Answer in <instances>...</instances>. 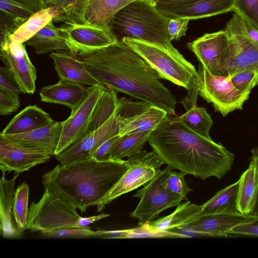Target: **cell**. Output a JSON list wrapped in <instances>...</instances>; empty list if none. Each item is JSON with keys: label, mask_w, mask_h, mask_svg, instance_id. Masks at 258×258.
Masks as SVG:
<instances>
[{"label": "cell", "mask_w": 258, "mask_h": 258, "mask_svg": "<svg viewBox=\"0 0 258 258\" xmlns=\"http://www.w3.org/2000/svg\"><path fill=\"white\" fill-rule=\"evenodd\" d=\"M152 131L142 132L119 136L110 152L111 160H122L142 150L148 142Z\"/></svg>", "instance_id": "obj_32"}, {"label": "cell", "mask_w": 258, "mask_h": 258, "mask_svg": "<svg viewBox=\"0 0 258 258\" xmlns=\"http://www.w3.org/2000/svg\"><path fill=\"white\" fill-rule=\"evenodd\" d=\"M190 20L187 18L170 19L168 29L172 40H179L186 35Z\"/></svg>", "instance_id": "obj_40"}, {"label": "cell", "mask_w": 258, "mask_h": 258, "mask_svg": "<svg viewBox=\"0 0 258 258\" xmlns=\"http://www.w3.org/2000/svg\"><path fill=\"white\" fill-rule=\"evenodd\" d=\"M148 142L164 164L203 179H221L234 163V154L222 144L195 133L179 117H165Z\"/></svg>", "instance_id": "obj_2"}, {"label": "cell", "mask_w": 258, "mask_h": 258, "mask_svg": "<svg viewBox=\"0 0 258 258\" xmlns=\"http://www.w3.org/2000/svg\"><path fill=\"white\" fill-rule=\"evenodd\" d=\"M243 20L244 22V25L248 35L253 41L258 43V30L254 27L248 21L244 20V19Z\"/></svg>", "instance_id": "obj_45"}, {"label": "cell", "mask_w": 258, "mask_h": 258, "mask_svg": "<svg viewBox=\"0 0 258 258\" xmlns=\"http://www.w3.org/2000/svg\"><path fill=\"white\" fill-rule=\"evenodd\" d=\"M0 88L20 94L21 88L14 75L7 67L0 68Z\"/></svg>", "instance_id": "obj_41"}, {"label": "cell", "mask_w": 258, "mask_h": 258, "mask_svg": "<svg viewBox=\"0 0 258 258\" xmlns=\"http://www.w3.org/2000/svg\"><path fill=\"white\" fill-rule=\"evenodd\" d=\"M44 1H45L46 4L48 5H49V4H50V3L52 1V0H43Z\"/></svg>", "instance_id": "obj_49"}, {"label": "cell", "mask_w": 258, "mask_h": 258, "mask_svg": "<svg viewBox=\"0 0 258 258\" xmlns=\"http://www.w3.org/2000/svg\"><path fill=\"white\" fill-rule=\"evenodd\" d=\"M52 121L53 120L44 110L36 105H29L16 114L0 134L27 133L46 126Z\"/></svg>", "instance_id": "obj_23"}, {"label": "cell", "mask_w": 258, "mask_h": 258, "mask_svg": "<svg viewBox=\"0 0 258 258\" xmlns=\"http://www.w3.org/2000/svg\"><path fill=\"white\" fill-rule=\"evenodd\" d=\"M0 57L11 71L23 93L36 91V70L30 60L24 43H12L1 49Z\"/></svg>", "instance_id": "obj_18"}, {"label": "cell", "mask_w": 258, "mask_h": 258, "mask_svg": "<svg viewBox=\"0 0 258 258\" xmlns=\"http://www.w3.org/2000/svg\"><path fill=\"white\" fill-rule=\"evenodd\" d=\"M202 205L191 203L189 201L179 205L170 215L147 222L152 229L168 231L179 228L197 218L201 214Z\"/></svg>", "instance_id": "obj_28"}, {"label": "cell", "mask_w": 258, "mask_h": 258, "mask_svg": "<svg viewBox=\"0 0 258 258\" xmlns=\"http://www.w3.org/2000/svg\"><path fill=\"white\" fill-rule=\"evenodd\" d=\"M196 83L200 95L212 103L215 110L223 116L235 110L242 109L250 93V91L237 90L233 85L230 76L213 75L201 63Z\"/></svg>", "instance_id": "obj_7"}, {"label": "cell", "mask_w": 258, "mask_h": 258, "mask_svg": "<svg viewBox=\"0 0 258 258\" xmlns=\"http://www.w3.org/2000/svg\"><path fill=\"white\" fill-rule=\"evenodd\" d=\"M117 113L119 122V136L153 131L166 117L168 113L149 103L118 99Z\"/></svg>", "instance_id": "obj_10"}, {"label": "cell", "mask_w": 258, "mask_h": 258, "mask_svg": "<svg viewBox=\"0 0 258 258\" xmlns=\"http://www.w3.org/2000/svg\"><path fill=\"white\" fill-rule=\"evenodd\" d=\"M251 153L252 155L251 159L254 161L258 169V147L252 149ZM251 214L258 215V191L255 204Z\"/></svg>", "instance_id": "obj_46"}, {"label": "cell", "mask_w": 258, "mask_h": 258, "mask_svg": "<svg viewBox=\"0 0 258 258\" xmlns=\"http://www.w3.org/2000/svg\"><path fill=\"white\" fill-rule=\"evenodd\" d=\"M257 218L255 215L240 213L204 214L177 229L203 232L210 237L225 236L234 227L254 222Z\"/></svg>", "instance_id": "obj_19"}, {"label": "cell", "mask_w": 258, "mask_h": 258, "mask_svg": "<svg viewBox=\"0 0 258 258\" xmlns=\"http://www.w3.org/2000/svg\"><path fill=\"white\" fill-rule=\"evenodd\" d=\"M155 6L169 19L196 20L234 12V0H197L183 4Z\"/></svg>", "instance_id": "obj_17"}, {"label": "cell", "mask_w": 258, "mask_h": 258, "mask_svg": "<svg viewBox=\"0 0 258 258\" xmlns=\"http://www.w3.org/2000/svg\"><path fill=\"white\" fill-rule=\"evenodd\" d=\"M29 185L25 182L19 185L14 192L13 215L20 231L27 229L28 216Z\"/></svg>", "instance_id": "obj_34"}, {"label": "cell", "mask_w": 258, "mask_h": 258, "mask_svg": "<svg viewBox=\"0 0 258 258\" xmlns=\"http://www.w3.org/2000/svg\"><path fill=\"white\" fill-rule=\"evenodd\" d=\"M20 173H17L10 179H6L5 173L0 180V229L2 235L5 238H17L20 236V231L12 222L13 199L15 181Z\"/></svg>", "instance_id": "obj_25"}, {"label": "cell", "mask_w": 258, "mask_h": 258, "mask_svg": "<svg viewBox=\"0 0 258 258\" xmlns=\"http://www.w3.org/2000/svg\"><path fill=\"white\" fill-rule=\"evenodd\" d=\"M169 20L150 1L135 0L116 13L110 28L118 40L131 38L177 51L171 44Z\"/></svg>", "instance_id": "obj_4"}, {"label": "cell", "mask_w": 258, "mask_h": 258, "mask_svg": "<svg viewBox=\"0 0 258 258\" xmlns=\"http://www.w3.org/2000/svg\"><path fill=\"white\" fill-rule=\"evenodd\" d=\"M257 85H258V81H257Z\"/></svg>", "instance_id": "obj_50"}, {"label": "cell", "mask_w": 258, "mask_h": 258, "mask_svg": "<svg viewBox=\"0 0 258 258\" xmlns=\"http://www.w3.org/2000/svg\"><path fill=\"white\" fill-rule=\"evenodd\" d=\"M234 12L258 30V0H234Z\"/></svg>", "instance_id": "obj_35"}, {"label": "cell", "mask_w": 258, "mask_h": 258, "mask_svg": "<svg viewBox=\"0 0 258 258\" xmlns=\"http://www.w3.org/2000/svg\"><path fill=\"white\" fill-rule=\"evenodd\" d=\"M53 20L25 42L35 50L37 54H47L65 50L69 51L68 34L64 28L56 26Z\"/></svg>", "instance_id": "obj_24"}, {"label": "cell", "mask_w": 258, "mask_h": 258, "mask_svg": "<svg viewBox=\"0 0 258 258\" xmlns=\"http://www.w3.org/2000/svg\"><path fill=\"white\" fill-rule=\"evenodd\" d=\"M48 7L43 0H0L1 48L33 14Z\"/></svg>", "instance_id": "obj_15"}, {"label": "cell", "mask_w": 258, "mask_h": 258, "mask_svg": "<svg viewBox=\"0 0 258 258\" xmlns=\"http://www.w3.org/2000/svg\"><path fill=\"white\" fill-rule=\"evenodd\" d=\"M128 168L119 180L102 198L97 205L98 212L102 211L106 205L120 196L131 191L152 179L164 164L154 151L145 150L130 156L126 160Z\"/></svg>", "instance_id": "obj_8"}, {"label": "cell", "mask_w": 258, "mask_h": 258, "mask_svg": "<svg viewBox=\"0 0 258 258\" xmlns=\"http://www.w3.org/2000/svg\"><path fill=\"white\" fill-rule=\"evenodd\" d=\"M90 1V0H83V5L86 12Z\"/></svg>", "instance_id": "obj_48"}, {"label": "cell", "mask_w": 258, "mask_h": 258, "mask_svg": "<svg viewBox=\"0 0 258 258\" xmlns=\"http://www.w3.org/2000/svg\"><path fill=\"white\" fill-rule=\"evenodd\" d=\"M94 232L87 226L81 228L60 229L43 232L41 234L46 237L85 238L91 237Z\"/></svg>", "instance_id": "obj_39"}, {"label": "cell", "mask_w": 258, "mask_h": 258, "mask_svg": "<svg viewBox=\"0 0 258 258\" xmlns=\"http://www.w3.org/2000/svg\"><path fill=\"white\" fill-rule=\"evenodd\" d=\"M186 175L181 172L172 170L168 174L163 183V186L174 193L181 196L187 200L186 195L192 190L186 183L184 176Z\"/></svg>", "instance_id": "obj_36"}, {"label": "cell", "mask_w": 258, "mask_h": 258, "mask_svg": "<svg viewBox=\"0 0 258 258\" xmlns=\"http://www.w3.org/2000/svg\"><path fill=\"white\" fill-rule=\"evenodd\" d=\"M62 128V121L53 120L50 124L32 132L14 135L0 137L15 144L44 151L55 155Z\"/></svg>", "instance_id": "obj_20"}, {"label": "cell", "mask_w": 258, "mask_h": 258, "mask_svg": "<svg viewBox=\"0 0 258 258\" xmlns=\"http://www.w3.org/2000/svg\"><path fill=\"white\" fill-rule=\"evenodd\" d=\"M76 209L45 188L40 200L30 206L26 229L43 233L63 228H79L78 223L81 217Z\"/></svg>", "instance_id": "obj_6"}, {"label": "cell", "mask_w": 258, "mask_h": 258, "mask_svg": "<svg viewBox=\"0 0 258 258\" xmlns=\"http://www.w3.org/2000/svg\"><path fill=\"white\" fill-rule=\"evenodd\" d=\"M239 185L238 180L218 191L211 199L202 205L201 215L239 213L237 206Z\"/></svg>", "instance_id": "obj_30"}, {"label": "cell", "mask_w": 258, "mask_h": 258, "mask_svg": "<svg viewBox=\"0 0 258 258\" xmlns=\"http://www.w3.org/2000/svg\"><path fill=\"white\" fill-rule=\"evenodd\" d=\"M118 136L119 135L115 136L102 144L93 154L92 158L101 161L111 160V150Z\"/></svg>", "instance_id": "obj_42"}, {"label": "cell", "mask_w": 258, "mask_h": 258, "mask_svg": "<svg viewBox=\"0 0 258 258\" xmlns=\"http://www.w3.org/2000/svg\"><path fill=\"white\" fill-rule=\"evenodd\" d=\"M49 56L59 79L90 86L102 85L88 71L82 60L71 52H53Z\"/></svg>", "instance_id": "obj_22"}, {"label": "cell", "mask_w": 258, "mask_h": 258, "mask_svg": "<svg viewBox=\"0 0 258 258\" xmlns=\"http://www.w3.org/2000/svg\"><path fill=\"white\" fill-rule=\"evenodd\" d=\"M237 206L239 213L251 214L256 202L258 191V169L253 159L239 179Z\"/></svg>", "instance_id": "obj_27"}, {"label": "cell", "mask_w": 258, "mask_h": 258, "mask_svg": "<svg viewBox=\"0 0 258 258\" xmlns=\"http://www.w3.org/2000/svg\"><path fill=\"white\" fill-rule=\"evenodd\" d=\"M179 118L189 129L202 137L211 139L209 133L213 121L205 108L195 105Z\"/></svg>", "instance_id": "obj_33"}, {"label": "cell", "mask_w": 258, "mask_h": 258, "mask_svg": "<svg viewBox=\"0 0 258 258\" xmlns=\"http://www.w3.org/2000/svg\"><path fill=\"white\" fill-rule=\"evenodd\" d=\"M63 14L62 10L53 6H49L37 12L9 37L1 49L6 48L12 43H25L51 21Z\"/></svg>", "instance_id": "obj_26"}, {"label": "cell", "mask_w": 258, "mask_h": 258, "mask_svg": "<svg viewBox=\"0 0 258 258\" xmlns=\"http://www.w3.org/2000/svg\"><path fill=\"white\" fill-rule=\"evenodd\" d=\"M119 130L116 107L114 113L103 124L55 155L56 159L63 165L92 158L102 144L119 135Z\"/></svg>", "instance_id": "obj_13"}, {"label": "cell", "mask_w": 258, "mask_h": 258, "mask_svg": "<svg viewBox=\"0 0 258 258\" xmlns=\"http://www.w3.org/2000/svg\"><path fill=\"white\" fill-rule=\"evenodd\" d=\"M92 237L102 238H138L173 237L186 238L185 236L170 231H158L152 229L147 223L136 228L124 230L94 231Z\"/></svg>", "instance_id": "obj_31"}, {"label": "cell", "mask_w": 258, "mask_h": 258, "mask_svg": "<svg viewBox=\"0 0 258 258\" xmlns=\"http://www.w3.org/2000/svg\"><path fill=\"white\" fill-rule=\"evenodd\" d=\"M202 65L211 74L223 76V68L230 44L225 30L206 33L187 44Z\"/></svg>", "instance_id": "obj_12"}, {"label": "cell", "mask_w": 258, "mask_h": 258, "mask_svg": "<svg viewBox=\"0 0 258 258\" xmlns=\"http://www.w3.org/2000/svg\"><path fill=\"white\" fill-rule=\"evenodd\" d=\"M51 156L44 151L24 147L0 137V168L3 173L28 171L47 162Z\"/></svg>", "instance_id": "obj_16"}, {"label": "cell", "mask_w": 258, "mask_h": 258, "mask_svg": "<svg viewBox=\"0 0 258 258\" xmlns=\"http://www.w3.org/2000/svg\"><path fill=\"white\" fill-rule=\"evenodd\" d=\"M82 61L105 87L175 114V97L161 83L158 73L123 41L91 52Z\"/></svg>", "instance_id": "obj_1"}, {"label": "cell", "mask_w": 258, "mask_h": 258, "mask_svg": "<svg viewBox=\"0 0 258 258\" xmlns=\"http://www.w3.org/2000/svg\"><path fill=\"white\" fill-rule=\"evenodd\" d=\"M155 71L162 79L189 89L196 79L195 67L177 51H171L161 46L131 38L122 40Z\"/></svg>", "instance_id": "obj_5"}, {"label": "cell", "mask_w": 258, "mask_h": 258, "mask_svg": "<svg viewBox=\"0 0 258 258\" xmlns=\"http://www.w3.org/2000/svg\"><path fill=\"white\" fill-rule=\"evenodd\" d=\"M105 88L102 85L90 86L83 102L74 111L71 112L67 119L62 121V131L55 156L81 139Z\"/></svg>", "instance_id": "obj_14"}, {"label": "cell", "mask_w": 258, "mask_h": 258, "mask_svg": "<svg viewBox=\"0 0 258 258\" xmlns=\"http://www.w3.org/2000/svg\"><path fill=\"white\" fill-rule=\"evenodd\" d=\"M62 26L67 32L69 51L76 56L84 57L118 40L111 28L89 23L68 22Z\"/></svg>", "instance_id": "obj_11"}, {"label": "cell", "mask_w": 258, "mask_h": 258, "mask_svg": "<svg viewBox=\"0 0 258 258\" xmlns=\"http://www.w3.org/2000/svg\"><path fill=\"white\" fill-rule=\"evenodd\" d=\"M135 0H90L86 11L88 23L105 28H111L116 13Z\"/></svg>", "instance_id": "obj_29"}, {"label": "cell", "mask_w": 258, "mask_h": 258, "mask_svg": "<svg viewBox=\"0 0 258 258\" xmlns=\"http://www.w3.org/2000/svg\"><path fill=\"white\" fill-rule=\"evenodd\" d=\"M128 168L127 160L101 161L90 158L57 165L42 176V183L45 188L83 213L97 206Z\"/></svg>", "instance_id": "obj_3"}, {"label": "cell", "mask_w": 258, "mask_h": 258, "mask_svg": "<svg viewBox=\"0 0 258 258\" xmlns=\"http://www.w3.org/2000/svg\"><path fill=\"white\" fill-rule=\"evenodd\" d=\"M258 217V215L257 216ZM235 234L258 236V218L251 223L237 226L232 229L228 234Z\"/></svg>", "instance_id": "obj_43"}, {"label": "cell", "mask_w": 258, "mask_h": 258, "mask_svg": "<svg viewBox=\"0 0 258 258\" xmlns=\"http://www.w3.org/2000/svg\"><path fill=\"white\" fill-rule=\"evenodd\" d=\"M234 86L242 92L250 91L257 85L258 81L257 70H245L238 72L231 76Z\"/></svg>", "instance_id": "obj_37"}, {"label": "cell", "mask_w": 258, "mask_h": 258, "mask_svg": "<svg viewBox=\"0 0 258 258\" xmlns=\"http://www.w3.org/2000/svg\"><path fill=\"white\" fill-rule=\"evenodd\" d=\"M109 216V215L108 214L103 213L97 216H93L89 217H81L78 223L79 227V228L87 227L88 225L90 224L98 221L104 218L108 217Z\"/></svg>", "instance_id": "obj_44"}, {"label": "cell", "mask_w": 258, "mask_h": 258, "mask_svg": "<svg viewBox=\"0 0 258 258\" xmlns=\"http://www.w3.org/2000/svg\"><path fill=\"white\" fill-rule=\"evenodd\" d=\"M155 5H171L183 4L197 0H149Z\"/></svg>", "instance_id": "obj_47"}, {"label": "cell", "mask_w": 258, "mask_h": 258, "mask_svg": "<svg viewBox=\"0 0 258 258\" xmlns=\"http://www.w3.org/2000/svg\"><path fill=\"white\" fill-rule=\"evenodd\" d=\"M18 93L0 88V114L9 115L20 107V98Z\"/></svg>", "instance_id": "obj_38"}, {"label": "cell", "mask_w": 258, "mask_h": 258, "mask_svg": "<svg viewBox=\"0 0 258 258\" xmlns=\"http://www.w3.org/2000/svg\"><path fill=\"white\" fill-rule=\"evenodd\" d=\"M172 168L167 165L138 190L133 197L140 202L130 215L139 220V225L154 220L165 210L178 206L184 198L166 189L163 181Z\"/></svg>", "instance_id": "obj_9"}, {"label": "cell", "mask_w": 258, "mask_h": 258, "mask_svg": "<svg viewBox=\"0 0 258 258\" xmlns=\"http://www.w3.org/2000/svg\"><path fill=\"white\" fill-rule=\"evenodd\" d=\"M89 87L59 79L57 83L42 88L39 94L42 101L64 105L73 112L85 99Z\"/></svg>", "instance_id": "obj_21"}]
</instances>
